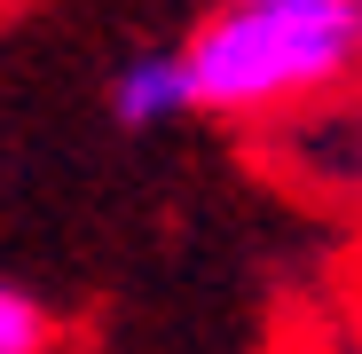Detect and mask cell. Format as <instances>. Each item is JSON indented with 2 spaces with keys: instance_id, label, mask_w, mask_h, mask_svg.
Masks as SVG:
<instances>
[{
  "instance_id": "1",
  "label": "cell",
  "mask_w": 362,
  "mask_h": 354,
  "mask_svg": "<svg viewBox=\"0 0 362 354\" xmlns=\"http://www.w3.org/2000/svg\"><path fill=\"white\" fill-rule=\"evenodd\" d=\"M181 55H189L197 118L245 134L299 126L362 87V40L346 0H213Z\"/></svg>"
},
{
  "instance_id": "2",
  "label": "cell",
  "mask_w": 362,
  "mask_h": 354,
  "mask_svg": "<svg viewBox=\"0 0 362 354\" xmlns=\"http://www.w3.org/2000/svg\"><path fill=\"white\" fill-rule=\"evenodd\" d=\"M276 165H284V182L299 197H315L331 205L354 236H362V87L315 118H299V126H276L268 134Z\"/></svg>"
},
{
  "instance_id": "3",
  "label": "cell",
  "mask_w": 362,
  "mask_h": 354,
  "mask_svg": "<svg viewBox=\"0 0 362 354\" xmlns=\"http://www.w3.org/2000/svg\"><path fill=\"white\" fill-rule=\"evenodd\" d=\"M103 102L127 134H158L173 118H197V87H189V55L181 40H150V47H127L103 79Z\"/></svg>"
},
{
  "instance_id": "4",
  "label": "cell",
  "mask_w": 362,
  "mask_h": 354,
  "mask_svg": "<svg viewBox=\"0 0 362 354\" xmlns=\"http://www.w3.org/2000/svg\"><path fill=\"white\" fill-rule=\"evenodd\" d=\"M47 346H55V315L16 276H0V354H47Z\"/></svg>"
},
{
  "instance_id": "5",
  "label": "cell",
  "mask_w": 362,
  "mask_h": 354,
  "mask_svg": "<svg viewBox=\"0 0 362 354\" xmlns=\"http://www.w3.org/2000/svg\"><path fill=\"white\" fill-rule=\"evenodd\" d=\"M331 331H339L346 346H362V268L339 283V315H331Z\"/></svg>"
},
{
  "instance_id": "6",
  "label": "cell",
  "mask_w": 362,
  "mask_h": 354,
  "mask_svg": "<svg viewBox=\"0 0 362 354\" xmlns=\"http://www.w3.org/2000/svg\"><path fill=\"white\" fill-rule=\"evenodd\" d=\"M291 354H362V346H346V338H339V331H331V323H323V331H315V338H299V346H291Z\"/></svg>"
},
{
  "instance_id": "7",
  "label": "cell",
  "mask_w": 362,
  "mask_h": 354,
  "mask_svg": "<svg viewBox=\"0 0 362 354\" xmlns=\"http://www.w3.org/2000/svg\"><path fill=\"white\" fill-rule=\"evenodd\" d=\"M346 16H354V40H362V0H346Z\"/></svg>"
}]
</instances>
